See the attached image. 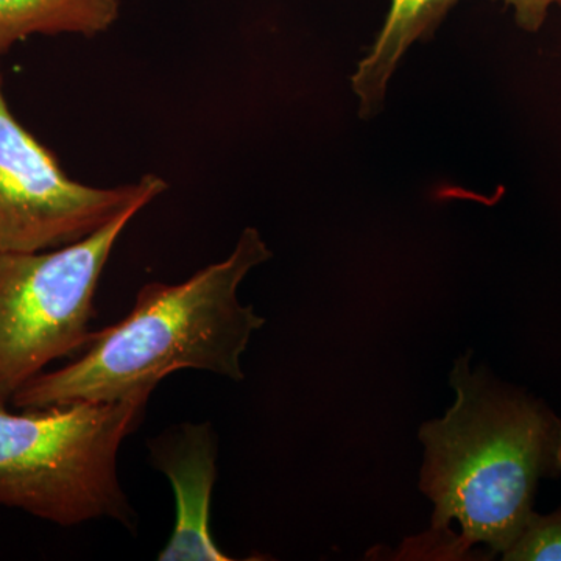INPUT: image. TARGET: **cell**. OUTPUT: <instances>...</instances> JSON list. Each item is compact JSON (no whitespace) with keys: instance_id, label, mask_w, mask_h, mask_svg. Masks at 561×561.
Segmentation results:
<instances>
[{"instance_id":"1","label":"cell","mask_w":561,"mask_h":561,"mask_svg":"<svg viewBox=\"0 0 561 561\" xmlns=\"http://www.w3.org/2000/svg\"><path fill=\"white\" fill-rule=\"evenodd\" d=\"M456 402L420 430V489L434 504L431 529L397 559L461 561L504 556L534 515L542 479L561 476V420L545 402L472 371L461 356L449 376Z\"/></svg>"},{"instance_id":"6","label":"cell","mask_w":561,"mask_h":561,"mask_svg":"<svg viewBox=\"0 0 561 561\" xmlns=\"http://www.w3.org/2000/svg\"><path fill=\"white\" fill-rule=\"evenodd\" d=\"M150 460L171 482L175 524L160 561H230L210 531L217 438L210 423H181L149 442Z\"/></svg>"},{"instance_id":"11","label":"cell","mask_w":561,"mask_h":561,"mask_svg":"<svg viewBox=\"0 0 561 561\" xmlns=\"http://www.w3.org/2000/svg\"><path fill=\"white\" fill-rule=\"evenodd\" d=\"M559 5L561 7V0H560V3H559Z\"/></svg>"},{"instance_id":"2","label":"cell","mask_w":561,"mask_h":561,"mask_svg":"<svg viewBox=\"0 0 561 561\" xmlns=\"http://www.w3.org/2000/svg\"><path fill=\"white\" fill-rule=\"evenodd\" d=\"M273 256L260 231L245 228L227 260L179 284L140 287L131 311L92 332L81 356L43 371L11 398L22 409L113 402L151 394L180 370L242 381V356L265 320L239 300V287Z\"/></svg>"},{"instance_id":"3","label":"cell","mask_w":561,"mask_h":561,"mask_svg":"<svg viewBox=\"0 0 561 561\" xmlns=\"http://www.w3.org/2000/svg\"><path fill=\"white\" fill-rule=\"evenodd\" d=\"M151 394L9 411L0 402V507L57 524L111 519L135 530L117 456L138 430Z\"/></svg>"},{"instance_id":"5","label":"cell","mask_w":561,"mask_h":561,"mask_svg":"<svg viewBox=\"0 0 561 561\" xmlns=\"http://www.w3.org/2000/svg\"><path fill=\"white\" fill-rule=\"evenodd\" d=\"M165 191L168 183L157 175L117 187L69 179L55 154L11 113L0 70V253H36L79 242Z\"/></svg>"},{"instance_id":"9","label":"cell","mask_w":561,"mask_h":561,"mask_svg":"<svg viewBox=\"0 0 561 561\" xmlns=\"http://www.w3.org/2000/svg\"><path fill=\"white\" fill-rule=\"evenodd\" d=\"M502 560L561 561V508L546 516L534 513Z\"/></svg>"},{"instance_id":"4","label":"cell","mask_w":561,"mask_h":561,"mask_svg":"<svg viewBox=\"0 0 561 561\" xmlns=\"http://www.w3.org/2000/svg\"><path fill=\"white\" fill-rule=\"evenodd\" d=\"M144 208L131 206L60 249L0 253V402H11L51 362L87 348L106 262Z\"/></svg>"},{"instance_id":"8","label":"cell","mask_w":561,"mask_h":561,"mask_svg":"<svg viewBox=\"0 0 561 561\" xmlns=\"http://www.w3.org/2000/svg\"><path fill=\"white\" fill-rule=\"evenodd\" d=\"M119 7V0H0V57L33 35H101Z\"/></svg>"},{"instance_id":"10","label":"cell","mask_w":561,"mask_h":561,"mask_svg":"<svg viewBox=\"0 0 561 561\" xmlns=\"http://www.w3.org/2000/svg\"><path fill=\"white\" fill-rule=\"evenodd\" d=\"M502 2L512 7L516 24L523 31L535 33L545 24L553 3H560V0H502Z\"/></svg>"},{"instance_id":"7","label":"cell","mask_w":561,"mask_h":561,"mask_svg":"<svg viewBox=\"0 0 561 561\" xmlns=\"http://www.w3.org/2000/svg\"><path fill=\"white\" fill-rule=\"evenodd\" d=\"M457 2L459 0H391L378 38L351 77V88L360 103V117L370 119L381 111L391 73L405 51L416 41L430 39Z\"/></svg>"}]
</instances>
